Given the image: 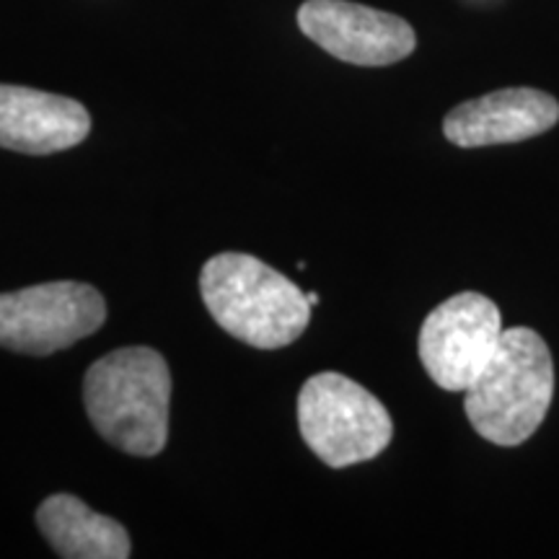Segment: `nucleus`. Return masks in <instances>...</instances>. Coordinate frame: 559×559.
Segmentation results:
<instances>
[{
    "mask_svg": "<svg viewBox=\"0 0 559 559\" xmlns=\"http://www.w3.org/2000/svg\"><path fill=\"white\" fill-rule=\"evenodd\" d=\"M39 531L66 559H128L130 534L122 523L96 513L75 495H52L37 510Z\"/></svg>",
    "mask_w": 559,
    "mask_h": 559,
    "instance_id": "nucleus-10",
    "label": "nucleus"
},
{
    "mask_svg": "<svg viewBox=\"0 0 559 559\" xmlns=\"http://www.w3.org/2000/svg\"><path fill=\"white\" fill-rule=\"evenodd\" d=\"M298 26L321 50L349 66H394L417 47L415 29L402 16L349 0H306Z\"/></svg>",
    "mask_w": 559,
    "mask_h": 559,
    "instance_id": "nucleus-7",
    "label": "nucleus"
},
{
    "mask_svg": "<svg viewBox=\"0 0 559 559\" xmlns=\"http://www.w3.org/2000/svg\"><path fill=\"white\" fill-rule=\"evenodd\" d=\"M306 298H309V304H311V306H317V304H319V293H306Z\"/></svg>",
    "mask_w": 559,
    "mask_h": 559,
    "instance_id": "nucleus-11",
    "label": "nucleus"
},
{
    "mask_svg": "<svg viewBox=\"0 0 559 559\" xmlns=\"http://www.w3.org/2000/svg\"><path fill=\"white\" fill-rule=\"evenodd\" d=\"M555 396L547 342L528 326L502 330L500 345L466 389V417L489 443L513 449L542 428Z\"/></svg>",
    "mask_w": 559,
    "mask_h": 559,
    "instance_id": "nucleus-3",
    "label": "nucleus"
},
{
    "mask_svg": "<svg viewBox=\"0 0 559 559\" xmlns=\"http://www.w3.org/2000/svg\"><path fill=\"white\" fill-rule=\"evenodd\" d=\"M502 317L495 300L466 290L432 309L419 330L417 353L445 391H466L500 345Z\"/></svg>",
    "mask_w": 559,
    "mask_h": 559,
    "instance_id": "nucleus-6",
    "label": "nucleus"
},
{
    "mask_svg": "<svg viewBox=\"0 0 559 559\" xmlns=\"http://www.w3.org/2000/svg\"><path fill=\"white\" fill-rule=\"evenodd\" d=\"M107 304L94 285L58 280L0 293V347L21 355H52L99 332Z\"/></svg>",
    "mask_w": 559,
    "mask_h": 559,
    "instance_id": "nucleus-5",
    "label": "nucleus"
},
{
    "mask_svg": "<svg viewBox=\"0 0 559 559\" xmlns=\"http://www.w3.org/2000/svg\"><path fill=\"white\" fill-rule=\"evenodd\" d=\"M83 402L96 432L130 456H158L169 440L171 370L153 347H120L83 379Z\"/></svg>",
    "mask_w": 559,
    "mask_h": 559,
    "instance_id": "nucleus-1",
    "label": "nucleus"
},
{
    "mask_svg": "<svg viewBox=\"0 0 559 559\" xmlns=\"http://www.w3.org/2000/svg\"><path fill=\"white\" fill-rule=\"evenodd\" d=\"M200 293L221 330L260 349L293 345L311 319L309 298L293 280L241 251L210 257Z\"/></svg>",
    "mask_w": 559,
    "mask_h": 559,
    "instance_id": "nucleus-2",
    "label": "nucleus"
},
{
    "mask_svg": "<svg viewBox=\"0 0 559 559\" xmlns=\"http://www.w3.org/2000/svg\"><path fill=\"white\" fill-rule=\"evenodd\" d=\"M88 132L91 115L81 102L0 83V148L50 156L81 145Z\"/></svg>",
    "mask_w": 559,
    "mask_h": 559,
    "instance_id": "nucleus-9",
    "label": "nucleus"
},
{
    "mask_svg": "<svg viewBox=\"0 0 559 559\" xmlns=\"http://www.w3.org/2000/svg\"><path fill=\"white\" fill-rule=\"evenodd\" d=\"M298 430L332 469L360 464L386 451L394 438L389 409L342 373H317L298 394Z\"/></svg>",
    "mask_w": 559,
    "mask_h": 559,
    "instance_id": "nucleus-4",
    "label": "nucleus"
},
{
    "mask_svg": "<svg viewBox=\"0 0 559 559\" xmlns=\"http://www.w3.org/2000/svg\"><path fill=\"white\" fill-rule=\"evenodd\" d=\"M559 122V102L539 88H500L453 107L443 132L459 148L521 143L544 135Z\"/></svg>",
    "mask_w": 559,
    "mask_h": 559,
    "instance_id": "nucleus-8",
    "label": "nucleus"
}]
</instances>
